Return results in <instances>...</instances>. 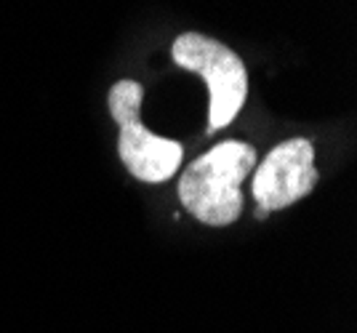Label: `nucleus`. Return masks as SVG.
<instances>
[{"mask_svg":"<svg viewBox=\"0 0 357 333\" xmlns=\"http://www.w3.org/2000/svg\"><path fill=\"white\" fill-rule=\"evenodd\" d=\"M256 166V152L245 141H222L181 173L178 200L197 222L227 227L243 211L240 184Z\"/></svg>","mask_w":357,"mask_h":333,"instance_id":"nucleus-1","label":"nucleus"},{"mask_svg":"<svg viewBox=\"0 0 357 333\" xmlns=\"http://www.w3.org/2000/svg\"><path fill=\"white\" fill-rule=\"evenodd\" d=\"M317 184L314 147L307 139H288L261 160L253 176V200L261 211H283L307 197Z\"/></svg>","mask_w":357,"mask_h":333,"instance_id":"nucleus-4","label":"nucleus"},{"mask_svg":"<svg viewBox=\"0 0 357 333\" xmlns=\"http://www.w3.org/2000/svg\"><path fill=\"white\" fill-rule=\"evenodd\" d=\"M142 99H144V88L136 80H118L109 91L107 104L120 128L118 152L123 166L139 182L160 184L178 171L184 150L178 141L158 137L142 125V118H139Z\"/></svg>","mask_w":357,"mask_h":333,"instance_id":"nucleus-3","label":"nucleus"},{"mask_svg":"<svg viewBox=\"0 0 357 333\" xmlns=\"http://www.w3.org/2000/svg\"><path fill=\"white\" fill-rule=\"evenodd\" d=\"M171 56L178 67L200 75L208 86V134L227 128L240 115L248 96V72L243 59L232 48L200 32L178 35Z\"/></svg>","mask_w":357,"mask_h":333,"instance_id":"nucleus-2","label":"nucleus"}]
</instances>
